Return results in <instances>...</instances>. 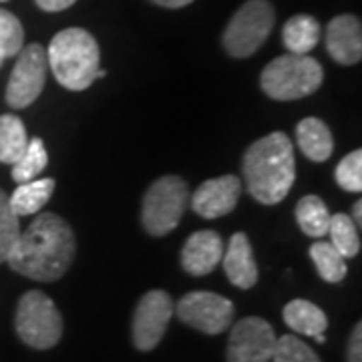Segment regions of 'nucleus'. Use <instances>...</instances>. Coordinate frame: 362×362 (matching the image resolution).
I'll use <instances>...</instances> for the list:
<instances>
[{"instance_id":"obj_1","label":"nucleus","mask_w":362,"mask_h":362,"mask_svg":"<svg viewBox=\"0 0 362 362\" xmlns=\"http://www.w3.org/2000/svg\"><path fill=\"white\" fill-rule=\"evenodd\" d=\"M77 252L71 226L57 214H40L18 235L6 264L21 276L37 282H57L63 278Z\"/></svg>"},{"instance_id":"obj_2","label":"nucleus","mask_w":362,"mask_h":362,"mask_svg":"<svg viewBox=\"0 0 362 362\" xmlns=\"http://www.w3.org/2000/svg\"><path fill=\"white\" fill-rule=\"evenodd\" d=\"M242 173L250 195L264 204L276 206L284 202L296 180V161L290 137L276 131L247 147Z\"/></svg>"},{"instance_id":"obj_3","label":"nucleus","mask_w":362,"mask_h":362,"mask_svg":"<svg viewBox=\"0 0 362 362\" xmlns=\"http://www.w3.org/2000/svg\"><path fill=\"white\" fill-rule=\"evenodd\" d=\"M101 52L95 37L85 28H65L54 35L47 51L52 75L69 90H85L97 78Z\"/></svg>"},{"instance_id":"obj_4","label":"nucleus","mask_w":362,"mask_h":362,"mask_svg":"<svg viewBox=\"0 0 362 362\" xmlns=\"http://www.w3.org/2000/svg\"><path fill=\"white\" fill-rule=\"evenodd\" d=\"M322 65L308 54H282L266 65L259 77L262 90L276 101H296L320 89Z\"/></svg>"},{"instance_id":"obj_5","label":"nucleus","mask_w":362,"mask_h":362,"mask_svg":"<svg viewBox=\"0 0 362 362\" xmlns=\"http://www.w3.org/2000/svg\"><path fill=\"white\" fill-rule=\"evenodd\" d=\"M14 328L30 349L47 350L63 337V318L51 298L39 290H30L16 306Z\"/></svg>"},{"instance_id":"obj_6","label":"nucleus","mask_w":362,"mask_h":362,"mask_svg":"<svg viewBox=\"0 0 362 362\" xmlns=\"http://www.w3.org/2000/svg\"><path fill=\"white\" fill-rule=\"evenodd\" d=\"M187 204L189 189L185 181L177 175L159 177L143 197V228L157 238L168 235L180 226Z\"/></svg>"},{"instance_id":"obj_7","label":"nucleus","mask_w":362,"mask_h":362,"mask_svg":"<svg viewBox=\"0 0 362 362\" xmlns=\"http://www.w3.org/2000/svg\"><path fill=\"white\" fill-rule=\"evenodd\" d=\"M276 23L274 6L268 0H247L233 14L223 33V49L235 59H247L262 49Z\"/></svg>"},{"instance_id":"obj_8","label":"nucleus","mask_w":362,"mask_h":362,"mask_svg":"<svg viewBox=\"0 0 362 362\" xmlns=\"http://www.w3.org/2000/svg\"><path fill=\"white\" fill-rule=\"evenodd\" d=\"M8 85H6V103L13 109H25L33 105L45 89L47 81V51L39 42L26 45L16 54Z\"/></svg>"},{"instance_id":"obj_9","label":"nucleus","mask_w":362,"mask_h":362,"mask_svg":"<svg viewBox=\"0 0 362 362\" xmlns=\"http://www.w3.org/2000/svg\"><path fill=\"white\" fill-rule=\"evenodd\" d=\"M173 312H177V318L183 324L214 337V334H221L226 328H230L235 308L228 298L220 294L189 292L177 302Z\"/></svg>"},{"instance_id":"obj_10","label":"nucleus","mask_w":362,"mask_h":362,"mask_svg":"<svg viewBox=\"0 0 362 362\" xmlns=\"http://www.w3.org/2000/svg\"><path fill=\"white\" fill-rule=\"evenodd\" d=\"M175 304L163 290H151L139 300L133 314V342L141 352L153 350L161 342Z\"/></svg>"},{"instance_id":"obj_11","label":"nucleus","mask_w":362,"mask_h":362,"mask_svg":"<svg viewBox=\"0 0 362 362\" xmlns=\"http://www.w3.org/2000/svg\"><path fill=\"white\" fill-rule=\"evenodd\" d=\"M276 346L274 328L258 316H247L233 326L228 342V362H270Z\"/></svg>"},{"instance_id":"obj_12","label":"nucleus","mask_w":362,"mask_h":362,"mask_svg":"<svg viewBox=\"0 0 362 362\" xmlns=\"http://www.w3.org/2000/svg\"><path fill=\"white\" fill-rule=\"evenodd\" d=\"M242 192V181L235 175H223L204 181L192 197V207L206 220H218L235 209Z\"/></svg>"},{"instance_id":"obj_13","label":"nucleus","mask_w":362,"mask_h":362,"mask_svg":"<svg viewBox=\"0 0 362 362\" xmlns=\"http://www.w3.org/2000/svg\"><path fill=\"white\" fill-rule=\"evenodd\" d=\"M326 49L340 65H356L362 59L361 18L352 14H340L332 18L326 28Z\"/></svg>"},{"instance_id":"obj_14","label":"nucleus","mask_w":362,"mask_h":362,"mask_svg":"<svg viewBox=\"0 0 362 362\" xmlns=\"http://www.w3.org/2000/svg\"><path fill=\"white\" fill-rule=\"evenodd\" d=\"M223 240L214 230H202L187 238L181 250V266L192 276H207L221 264Z\"/></svg>"},{"instance_id":"obj_15","label":"nucleus","mask_w":362,"mask_h":362,"mask_svg":"<svg viewBox=\"0 0 362 362\" xmlns=\"http://www.w3.org/2000/svg\"><path fill=\"white\" fill-rule=\"evenodd\" d=\"M221 264H223V272L228 280L235 288L250 290L258 282V264H256L254 250L246 233L238 232L230 238L228 250H223V256H221Z\"/></svg>"},{"instance_id":"obj_16","label":"nucleus","mask_w":362,"mask_h":362,"mask_svg":"<svg viewBox=\"0 0 362 362\" xmlns=\"http://www.w3.org/2000/svg\"><path fill=\"white\" fill-rule=\"evenodd\" d=\"M296 141L302 153L310 161L322 163L334 151V139L328 125L316 119V117H306L298 123Z\"/></svg>"},{"instance_id":"obj_17","label":"nucleus","mask_w":362,"mask_h":362,"mask_svg":"<svg viewBox=\"0 0 362 362\" xmlns=\"http://www.w3.org/2000/svg\"><path fill=\"white\" fill-rule=\"evenodd\" d=\"M284 322L298 334L314 338L316 334H324L328 318L322 308H318L308 300H292L284 306Z\"/></svg>"},{"instance_id":"obj_18","label":"nucleus","mask_w":362,"mask_h":362,"mask_svg":"<svg viewBox=\"0 0 362 362\" xmlns=\"http://www.w3.org/2000/svg\"><path fill=\"white\" fill-rule=\"evenodd\" d=\"M282 40L290 54H308L320 40V23L310 14H296L284 25Z\"/></svg>"},{"instance_id":"obj_19","label":"nucleus","mask_w":362,"mask_h":362,"mask_svg":"<svg viewBox=\"0 0 362 362\" xmlns=\"http://www.w3.org/2000/svg\"><path fill=\"white\" fill-rule=\"evenodd\" d=\"M52 192H54V180H33L18 183L14 194L8 197V204L16 218L33 216L45 207V204L51 199Z\"/></svg>"},{"instance_id":"obj_20","label":"nucleus","mask_w":362,"mask_h":362,"mask_svg":"<svg viewBox=\"0 0 362 362\" xmlns=\"http://www.w3.org/2000/svg\"><path fill=\"white\" fill-rule=\"evenodd\" d=\"M330 211L318 195H306L296 204V221L300 230L310 238L328 235Z\"/></svg>"},{"instance_id":"obj_21","label":"nucleus","mask_w":362,"mask_h":362,"mask_svg":"<svg viewBox=\"0 0 362 362\" xmlns=\"http://www.w3.org/2000/svg\"><path fill=\"white\" fill-rule=\"evenodd\" d=\"M28 145L25 123L16 115H0V163L14 165Z\"/></svg>"},{"instance_id":"obj_22","label":"nucleus","mask_w":362,"mask_h":362,"mask_svg":"<svg viewBox=\"0 0 362 362\" xmlns=\"http://www.w3.org/2000/svg\"><path fill=\"white\" fill-rule=\"evenodd\" d=\"M310 258L320 278L326 282L338 284L346 278V258H342V254L330 242H314L310 246Z\"/></svg>"},{"instance_id":"obj_23","label":"nucleus","mask_w":362,"mask_h":362,"mask_svg":"<svg viewBox=\"0 0 362 362\" xmlns=\"http://www.w3.org/2000/svg\"><path fill=\"white\" fill-rule=\"evenodd\" d=\"M328 235H330V244L337 247L342 254V258H354L361 252V233L356 223L352 221L346 214H337L330 218L328 226Z\"/></svg>"},{"instance_id":"obj_24","label":"nucleus","mask_w":362,"mask_h":362,"mask_svg":"<svg viewBox=\"0 0 362 362\" xmlns=\"http://www.w3.org/2000/svg\"><path fill=\"white\" fill-rule=\"evenodd\" d=\"M47 163H49V153L45 149V143L40 137H33L28 139L25 153L13 165L11 175L16 183H26V181L37 180L42 173V169L47 168Z\"/></svg>"},{"instance_id":"obj_25","label":"nucleus","mask_w":362,"mask_h":362,"mask_svg":"<svg viewBox=\"0 0 362 362\" xmlns=\"http://www.w3.org/2000/svg\"><path fill=\"white\" fill-rule=\"evenodd\" d=\"M25 47V30L13 13L0 8V54L4 59L16 57Z\"/></svg>"},{"instance_id":"obj_26","label":"nucleus","mask_w":362,"mask_h":362,"mask_svg":"<svg viewBox=\"0 0 362 362\" xmlns=\"http://www.w3.org/2000/svg\"><path fill=\"white\" fill-rule=\"evenodd\" d=\"M21 235V226H18V218L14 216L8 204V195L0 189V264L6 262L11 250L16 244Z\"/></svg>"},{"instance_id":"obj_27","label":"nucleus","mask_w":362,"mask_h":362,"mask_svg":"<svg viewBox=\"0 0 362 362\" xmlns=\"http://www.w3.org/2000/svg\"><path fill=\"white\" fill-rule=\"evenodd\" d=\"M274 362H320L318 354L298 337L286 334L276 338V346L272 354Z\"/></svg>"},{"instance_id":"obj_28","label":"nucleus","mask_w":362,"mask_h":362,"mask_svg":"<svg viewBox=\"0 0 362 362\" xmlns=\"http://www.w3.org/2000/svg\"><path fill=\"white\" fill-rule=\"evenodd\" d=\"M337 183L350 194L362 192V151L356 149L344 157L337 168Z\"/></svg>"},{"instance_id":"obj_29","label":"nucleus","mask_w":362,"mask_h":362,"mask_svg":"<svg viewBox=\"0 0 362 362\" xmlns=\"http://www.w3.org/2000/svg\"><path fill=\"white\" fill-rule=\"evenodd\" d=\"M349 362H362V324L354 326L349 338V350H346Z\"/></svg>"},{"instance_id":"obj_30","label":"nucleus","mask_w":362,"mask_h":362,"mask_svg":"<svg viewBox=\"0 0 362 362\" xmlns=\"http://www.w3.org/2000/svg\"><path fill=\"white\" fill-rule=\"evenodd\" d=\"M37 6L40 11H47V13H59V11H65L69 6H73L77 0H35Z\"/></svg>"},{"instance_id":"obj_31","label":"nucleus","mask_w":362,"mask_h":362,"mask_svg":"<svg viewBox=\"0 0 362 362\" xmlns=\"http://www.w3.org/2000/svg\"><path fill=\"white\" fill-rule=\"evenodd\" d=\"M151 2H156L163 8H183V6L192 4L194 0H151Z\"/></svg>"},{"instance_id":"obj_32","label":"nucleus","mask_w":362,"mask_h":362,"mask_svg":"<svg viewBox=\"0 0 362 362\" xmlns=\"http://www.w3.org/2000/svg\"><path fill=\"white\" fill-rule=\"evenodd\" d=\"M352 216H354V218H352V221L356 223V228H361L362 226V202L361 199H358V202L354 204V207H352Z\"/></svg>"},{"instance_id":"obj_33","label":"nucleus","mask_w":362,"mask_h":362,"mask_svg":"<svg viewBox=\"0 0 362 362\" xmlns=\"http://www.w3.org/2000/svg\"><path fill=\"white\" fill-rule=\"evenodd\" d=\"M314 340H316L318 344H324V342H326V337H324V334H316V337H314Z\"/></svg>"},{"instance_id":"obj_34","label":"nucleus","mask_w":362,"mask_h":362,"mask_svg":"<svg viewBox=\"0 0 362 362\" xmlns=\"http://www.w3.org/2000/svg\"><path fill=\"white\" fill-rule=\"evenodd\" d=\"M107 77V71H105V69H99V71H97V78H105Z\"/></svg>"},{"instance_id":"obj_35","label":"nucleus","mask_w":362,"mask_h":362,"mask_svg":"<svg viewBox=\"0 0 362 362\" xmlns=\"http://www.w3.org/2000/svg\"><path fill=\"white\" fill-rule=\"evenodd\" d=\"M2 63H4V57L0 54V66H2Z\"/></svg>"},{"instance_id":"obj_36","label":"nucleus","mask_w":362,"mask_h":362,"mask_svg":"<svg viewBox=\"0 0 362 362\" xmlns=\"http://www.w3.org/2000/svg\"><path fill=\"white\" fill-rule=\"evenodd\" d=\"M0 2H6V0H0Z\"/></svg>"}]
</instances>
